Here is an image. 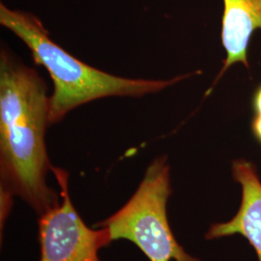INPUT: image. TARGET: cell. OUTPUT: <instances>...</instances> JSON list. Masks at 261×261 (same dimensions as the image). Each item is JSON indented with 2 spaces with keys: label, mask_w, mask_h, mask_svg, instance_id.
<instances>
[{
  "label": "cell",
  "mask_w": 261,
  "mask_h": 261,
  "mask_svg": "<svg viewBox=\"0 0 261 261\" xmlns=\"http://www.w3.org/2000/svg\"><path fill=\"white\" fill-rule=\"evenodd\" d=\"M61 196L60 202L39 216V261H101L99 252L112 240L106 229L84 223L69 193V174L53 167Z\"/></svg>",
  "instance_id": "277c9868"
},
{
  "label": "cell",
  "mask_w": 261,
  "mask_h": 261,
  "mask_svg": "<svg viewBox=\"0 0 261 261\" xmlns=\"http://www.w3.org/2000/svg\"><path fill=\"white\" fill-rule=\"evenodd\" d=\"M0 23L30 49L33 60L43 66L54 82L49 97V123L61 121L80 106L108 97L140 98L157 93L191 76L170 80L129 79L112 75L71 56L49 37L41 19L32 13L0 4Z\"/></svg>",
  "instance_id": "7a4b0ae2"
},
{
  "label": "cell",
  "mask_w": 261,
  "mask_h": 261,
  "mask_svg": "<svg viewBox=\"0 0 261 261\" xmlns=\"http://www.w3.org/2000/svg\"><path fill=\"white\" fill-rule=\"evenodd\" d=\"M234 180L242 189L241 204L233 218L224 223L213 224L205 234L207 240L242 235L261 261V180L255 166L245 159L232 163Z\"/></svg>",
  "instance_id": "5b68a950"
},
{
  "label": "cell",
  "mask_w": 261,
  "mask_h": 261,
  "mask_svg": "<svg viewBox=\"0 0 261 261\" xmlns=\"http://www.w3.org/2000/svg\"><path fill=\"white\" fill-rule=\"evenodd\" d=\"M49 123L47 84L8 48L0 53L1 185L37 215L56 207L60 193L47 185L54 167L46 146Z\"/></svg>",
  "instance_id": "6da1fadb"
},
{
  "label": "cell",
  "mask_w": 261,
  "mask_h": 261,
  "mask_svg": "<svg viewBox=\"0 0 261 261\" xmlns=\"http://www.w3.org/2000/svg\"><path fill=\"white\" fill-rule=\"evenodd\" d=\"M14 195L7 189L0 187V225L1 232L3 231V225L5 224L8 216H9L12 208H13V197Z\"/></svg>",
  "instance_id": "52a82bcc"
},
{
  "label": "cell",
  "mask_w": 261,
  "mask_h": 261,
  "mask_svg": "<svg viewBox=\"0 0 261 261\" xmlns=\"http://www.w3.org/2000/svg\"><path fill=\"white\" fill-rule=\"evenodd\" d=\"M252 132L254 138L261 144V114H255L252 121Z\"/></svg>",
  "instance_id": "ba28073f"
},
{
  "label": "cell",
  "mask_w": 261,
  "mask_h": 261,
  "mask_svg": "<svg viewBox=\"0 0 261 261\" xmlns=\"http://www.w3.org/2000/svg\"><path fill=\"white\" fill-rule=\"evenodd\" d=\"M170 167L167 156L154 159L140 185L116 212L95 224L113 241L135 244L149 261H200L178 243L168 222L171 195Z\"/></svg>",
  "instance_id": "3957f363"
},
{
  "label": "cell",
  "mask_w": 261,
  "mask_h": 261,
  "mask_svg": "<svg viewBox=\"0 0 261 261\" xmlns=\"http://www.w3.org/2000/svg\"><path fill=\"white\" fill-rule=\"evenodd\" d=\"M252 108L255 114H261V85L258 86L252 98Z\"/></svg>",
  "instance_id": "9c48e42d"
},
{
  "label": "cell",
  "mask_w": 261,
  "mask_h": 261,
  "mask_svg": "<svg viewBox=\"0 0 261 261\" xmlns=\"http://www.w3.org/2000/svg\"><path fill=\"white\" fill-rule=\"evenodd\" d=\"M221 40L225 51L214 84L235 64L250 68L248 51L252 35L261 30V0H223Z\"/></svg>",
  "instance_id": "8992f818"
}]
</instances>
